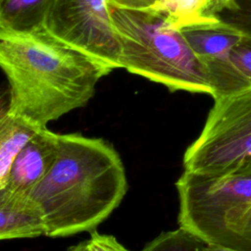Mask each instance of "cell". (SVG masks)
Segmentation results:
<instances>
[{"instance_id":"obj_1","label":"cell","mask_w":251,"mask_h":251,"mask_svg":"<svg viewBox=\"0 0 251 251\" xmlns=\"http://www.w3.org/2000/svg\"><path fill=\"white\" fill-rule=\"evenodd\" d=\"M0 70L8 81L10 113L38 126L84 107L112 72L44 25L25 29L0 25Z\"/></svg>"},{"instance_id":"obj_2","label":"cell","mask_w":251,"mask_h":251,"mask_svg":"<svg viewBox=\"0 0 251 251\" xmlns=\"http://www.w3.org/2000/svg\"><path fill=\"white\" fill-rule=\"evenodd\" d=\"M128 188L123 161L112 143L80 133L59 135V152L46 176L30 190L45 235L93 231L123 201Z\"/></svg>"},{"instance_id":"obj_3","label":"cell","mask_w":251,"mask_h":251,"mask_svg":"<svg viewBox=\"0 0 251 251\" xmlns=\"http://www.w3.org/2000/svg\"><path fill=\"white\" fill-rule=\"evenodd\" d=\"M108 8L120 42V69L161 83L172 92L214 95L206 67L180 30L149 9H123L111 4Z\"/></svg>"},{"instance_id":"obj_4","label":"cell","mask_w":251,"mask_h":251,"mask_svg":"<svg viewBox=\"0 0 251 251\" xmlns=\"http://www.w3.org/2000/svg\"><path fill=\"white\" fill-rule=\"evenodd\" d=\"M176 186L179 226L208 244L251 251V175L217 176L184 171Z\"/></svg>"},{"instance_id":"obj_5","label":"cell","mask_w":251,"mask_h":251,"mask_svg":"<svg viewBox=\"0 0 251 251\" xmlns=\"http://www.w3.org/2000/svg\"><path fill=\"white\" fill-rule=\"evenodd\" d=\"M214 100L202 132L185 151L184 171L251 175V87Z\"/></svg>"},{"instance_id":"obj_6","label":"cell","mask_w":251,"mask_h":251,"mask_svg":"<svg viewBox=\"0 0 251 251\" xmlns=\"http://www.w3.org/2000/svg\"><path fill=\"white\" fill-rule=\"evenodd\" d=\"M43 25L112 72L120 69V42L107 0H51Z\"/></svg>"},{"instance_id":"obj_7","label":"cell","mask_w":251,"mask_h":251,"mask_svg":"<svg viewBox=\"0 0 251 251\" xmlns=\"http://www.w3.org/2000/svg\"><path fill=\"white\" fill-rule=\"evenodd\" d=\"M180 31L211 76L214 99L251 87L230 59L231 50L244 37L241 32L223 22Z\"/></svg>"},{"instance_id":"obj_8","label":"cell","mask_w":251,"mask_h":251,"mask_svg":"<svg viewBox=\"0 0 251 251\" xmlns=\"http://www.w3.org/2000/svg\"><path fill=\"white\" fill-rule=\"evenodd\" d=\"M59 135L42 126L22 145L9 169L6 185L10 189L28 195L55 163L59 152Z\"/></svg>"},{"instance_id":"obj_9","label":"cell","mask_w":251,"mask_h":251,"mask_svg":"<svg viewBox=\"0 0 251 251\" xmlns=\"http://www.w3.org/2000/svg\"><path fill=\"white\" fill-rule=\"evenodd\" d=\"M45 235L41 212L28 195L0 185V240Z\"/></svg>"},{"instance_id":"obj_10","label":"cell","mask_w":251,"mask_h":251,"mask_svg":"<svg viewBox=\"0 0 251 251\" xmlns=\"http://www.w3.org/2000/svg\"><path fill=\"white\" fill-rule=\"evenodd\" d=\"M233 2L234 0H157L148 9L160 14L173 28L181 30L221 23L220 14Z\"/></svg>"},{"instance_id":"obj_11","label":"cell","mask_w":251,"mask_h":251,"mask_svg":"<svg viewBox=\"0 0 251 251\" xmlns=\"http://www.w3.org/2000/svg\"><path fill=\"white\" fill-rule=\"evenodd\" d=\"M42 126L10 113L8 88L0 91V185H6L11 163L22 145Z\"/></svg>"},{"instance_id":"obj_12","label":"cell","mask_w":251,"mask_h":251,"mask_svg":"<svg viewBox=\"0 0 251 251\" xmlns=\"http://www.w3.org/2000/svg\"><path fill=\"white\" fill-rule=\"evenodd\" d=\"M51 0H1L0 25L17 29L43 25Z\"/></svg>"},{"instance_id":"obj_13","label":"cell","mask_w":251,"mask_h":251,"mask_svg":"<svg viewBox=\"0 0 251 251\" xmlns=\"http://www.w3.org/2000/svg\"><path fill=\"white\" fill-rule=\"evenodd\" d=\"M208 243L191 230L179 226L162 232L140 251H206Z\"/></svg>"},{"instance_id":"obj_14","label":"cell","mask_w":251,"mask_h":251,"mask_svg":"<svg viewBox=\"0 0 251 251\" xmlns=\"http://www.w3.org/2000/svg\"><path fill=\"white\" fill-rule=\"evenodd\" d=\"M219 17L221 22L251 38V0H234L233 4Z\"/></svg>"},{"instance_id":"obj_15","label":"cell","mask_w":251,"mask_h":251,"mask_svg":"<svg viewBox=\"0 0 251 251\" xmlns=\"http://www.w3.org/2000/svg\"><path fill=\"white\" fill-rule=\"evenodd\" d=\"M230 59L234 67L251 85V38L244 36L231 50Z\"/></svg>"},{"instance_id":"obj_16","label":"cell","mask_w":251,"mask_h":251,"mask_svg":"<svg viewBox=\"0 0 251 251\" xmlns=\"http://www.w3.org/2000/svg\"><path fill=\"white\" fill-rule=\"evenodd\" d=\"M88 251H129L117 238L110 234H102L93 230L86 240Z\"/></svg>"},{"instance_id":"obj_17","label":"cell","mask_w":251,"mask_h":251,"mask_svg":"<svg viewBox=\"0 0 251 251\" xmlns=\"http://www.w3.org/2000/svg\"><path fill=\"white\" fill-rule=\"evenodd\" d=\"M157 0H107L108 4L131 10H143L150 8Z\"/></svg>"},{"instance_id":"obj_18","label":"cell","mask_w":251,"mask_h":251,"mask_svg":"<svg viewBox=\"0 0 251 251\" xmlns=\"http://www.w3.org/2000/svg\"><path fill=\"white\" fill-rule=\"evenodd\" d=\"M68 251H88L87 250V245H86V240L85 241H81L78 244L75 245V246H71Z\"/></svg>"},{"instance_id":"obj_19","label":"cell","mask_w":251,"mask_h":251,"mask_svg":"<svg viewBox=\"0 0 251 251\" xmlns=\"http://www.w3.org/2000/svg\"><path fill=\"white\" fill-rule=\"evenodd\" d=\"M206 251H233V250H230L219 245H215V244H208Z\"/></svg>"},{"instance_id":"obj_20","label":"cell","mask_w":251,"mask_h":251,"mask_svg":"<svg viewBox=\"0 0 251 251\" xmlns=\"http://www.w3.org/2000/svg\"><path fill=\"white\" fill-rule=\"evenodd\" d=\"M0 2H1V0H0Z\"/></svg>"}]
</instances>
